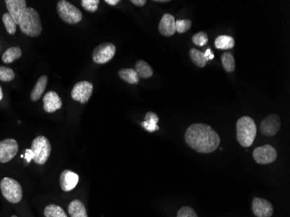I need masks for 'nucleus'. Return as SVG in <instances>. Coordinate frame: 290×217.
<instances>
[{
  "mask_svg": "<svg viewBox=\"0 0 290 217\" xmlns=\"http://www.w3.org/2000/svg\"><path fill=\"white\" fill-rule=\"evenodd\" d=\"M19 144L14 139H4L0 142V163H5L15 158Z\"/></svg>",
  "mask_w": 290,
  "mask_h": 217,
  "instance_id": "10",
  "label": "nucleus"
},
{
  "mask_svg": "<svg viewBox=\"0 0 290 217\" xmlns=\"http://www.w3.org/2000/svg\"><path fill=\"white\" fill-rule=\"evenodd\" d=\"M5 5L7 7L8 13L14 20L16 25H19L20 19L26 9V0H5Z\"/></svg>",
  "mask_w": 290,
  "mask_h": 217,
  "instance_id": "12",
  "label": "nucleus"
},
{
  "mask_svg": "<svg viewBox=\"0 0 290 217\" xmlns=\"http://www.w3.org/2000/svg\"><path fill=\"white\" fill-rule=\"evenodd\" d=\"M46 217H67L64 210L56 204H50L44 210Z\"/></svg>",
  "mask_w": 290,
  "mask_h": 217,
  "instance_id": "25",
  "label": "nucleus"
},
{
  "mask_svg": "<svg viewBox=\"0 0 290 217\" xmlns=\"http://www.w3.org/2000/svg\"><path fill=\"white\" fill-rule=\"evenodd\" d=\"M257 128L255 121L250 116H242L237 123V136L239 143L244 148L253 144L256 136Z\"/></svg>",
  "mask_w": 290,
  "mask_h": 217,
  "instance_id": "2",
  "label": "nucleus"
},
{
  "mask_svg": "<svg viewBox=\"0 0 290 217\" xmlns=\"http://www.w3.org/2000/svg\"><path fill=\"white\" fill-rule=\"evenodd\" d=\"M24 158L26 159L27 163H30L31 160H33V152L31 151L30 149L26 150V155L24 156Z\"/></svg>",
  "mask_w": 290,
  "mask_h": 217,
  "instance_id": "33",
  "label": "nucleus"
},
{
  "mask_svg": "<svg viewBox=\"0 0 290 217\" xmlns=\"http://www.w3.org/2000/svg\"><path fill=\"white\" fill-rule=\"evenodd\" d=\"M281 128V119L276 114H270L264 118L261 124L262 134L267 136H273L278 133Z\"/></svg>",
  "mask_w": 290,
  "mask_h": 217,
  "instance_id": "11",
  "label": "nucleus"
},
{
  "mask_svg": "<svg viewBox=\"0 0 290 217\" xmlns=\"http://www.w3.org/2000/svg\"><path fill=\"white\" fill-rule=\"evenodd\" d=\"M79 176L70 169L64 170L60 176V187L62 190L68 192L75 189L79 184Z\"/></svg>",
  "mask_w": 290,
  "mask_h": 217,
  "instance_id": "14",
  "label": "nucleus"
},
{
  "mask_svg": "<svg viewBox=\"0 0 290 217\" xmlns=\"http://www.w3.org/2000/svg\"><path fill=\"white\" fill-rule=\"evenodd\" d=\"M15 78V73L11 68L0 66V81L10 82Z\"/></svg>",
  "mask_w": 290,
  "mask_h": 217,
  "instance_id": "28",
  "label": "nucleus"
},
{
  "mask_svg": "<svg viewBox=\"0 0 290 217\" xmlns=\"http://www.w3.org/2000/svg\"><path fill=\"white\" fill-rule=\"evenodd\" d=\"M222 66L224 68L225 71L228 72H233L236 69V61L232 53H224L222 56Z\"/></svg>",
  "mask_w": 290,
  "mask_h": 217,
  "instance_id": "26",
  "label": "nucleus"
},
{
  "mask_svg": "<svg viewBox=\"0 0 290 217\" xmlns=\"http://www.w3.org/2000/svg\"><path fill=\"white\" fill-rule=\"evenodd\" d=\"M0 189L2 195L8 202L18 203L22 200L23 190L21 185L13 178L4 177L0 182Z\"/></svg>",
  "mask_w": 290,
  "mask_h": 217,
  "instance_id": "4",
  "label": "nucleus"
},
{
  "mask_svg": "<svg viewBox=\"0 0 290 217\" xmlns=\"http://www.w3.org/2000/svg\"><path fill=\"white\" fill-rule=\"evenodd\" d=\"M69 213L72 217H88L86 209L80 200H73L68 207Z\"/></svg>",
  "mask_w": 290,
  "mask_h": 217,
  "instance_id": "18",
  "label": "nucleus"
},
{
  "mask_svg": "<svg viewBox=\"0 0 290 217\" xmlns=\"http://www.w3.org/2000/svg\"><path fill=\"white\" fill-rule=\"evenodd\" d=\"M44 109L47 113L56 112L57 109L62 108V101L58 94L55 91H48L43 98Z\"/></svg>",
  "mask_w": 290,
  "mask_h": 217,
  "instance_id": "15",
  "label": "nucleus"
},
{
  "mask_svg": "<svg viewBox=\"0 0 290 217\" xmlns=\"http://www.w3.org/2000/svg\"><path fill=\"white\" fill-rule=\"evenodd\" d=\"M135 71L142 79H150L153 76V70L145 61L139 60L135 64Z\"/></svg>",
  "mask_w": 290,
  "mask_h": 217,
  "instance_id": "21",
  "label": "nucleus"
},
{
  "mask_svg": "<svg viewBox=\"0 0 290 217\" xmlns=\"http://www.w3.org/2000/svg\"><path fill=\"white\" fill-rule=\"evenodd\" d=\"M155 1H156V2H159V3H163V2H168V1H167V0H161V1H160V0H155Z\"/></svg>",
  "mask_w": 290,
  "mask_h": 217,
  "instance_id": "38",
  "label": "nucleus"
},
{
  "mask_svg": "<svg viewBox=\"0 0 290 217\" xmlns=\"http://www.w3.org/2000/svg\"><path fill=\"white\" fill-rule=\"evenodd\" d=\"M48 82L47 76L43 75L39 78L38 82H36L33 90L30 93V99L33 102H37L41 98L42 95L45 92Z\"/></svg>",
  "mask_w": 290,
  "mask_h": 217,
  "instance_id": "17",
  "label": "nucleus"
},
{
  "mask_svg": "<svg viewBox=\"0 0 290 217\" xmlns=\"http://www.w3.org/2000/svg\"><path fill=\"white\" fill-rule=\"evenodd\" d=\"M30 150L33 152V161L37 164L43 165L49 159L52 146L46 136H39L33 140Z\"/></svg>",
  "mask_w": 290,
  "mask_h": 217,
  "instance_id": "5",
  "label": "nucleus"
},
{
  "mask_svg": "<svg viewBox=\"0 0 290 217\" xmlns=\"http://www.w3.org/2000/svg\"><path fill=\"white\" fill-rule=\"evenodd\" d=\"M132 3L137 6H143L147 2H146V0H132Z\"/></svg>",
  "mask_w": 290,
  "mask_h": 217,
  "instance_id": "35",
  "label": "nucleus"
},
{
  "mask_svg": "<svg viewBox=\"0 0 290 217\" xmlns=\"http://www.w3.org/2000/svg\"><path fill=\"white\" fill-rule=\"evenodd\" d=\"M2 20H3L4 27L7 30L8 33L10 34V35H14L16 33V30H17V25L14 22V20L12 19L11 15L8 12L4 13L3 17H2Z\"/></svg>",
  "mask_w": 290,
  "mask_h": 217,
  "instance_id": "27",
  "label": "nucleus"
},
{
  "mask_svg": "<svg viewBox=\"0 0 290 217\" xmlns=\"http://www.w3.org/2000/svg\"><path fill=\"white\" fill-rule=\"evenodd\" d=\"M12 217H17V216H12Z\"/></svg>",
  "mask_w": 290,
  "mask_h": 217,
  "instance_id": "39",
  "label": "nucleus"
},
{
  "mask_svg": "<svg viewBox=\"0 0 290 217\" xmlns=\"http://www.w3.org/2000/svg\"><path fill=\"white\" fill-rule=\"evenodd\" d=\"M252 210L256 217H271L274 213L271 202L259 197H255L253 200Z\"/></svg>",
  "mask_w": 290,
  "mask_h": 217,
  "instance_id": "13",
  "label": "nucleus"
},
{
  "mask_svg": "<svg viewBox=\"0 0 290 217\" xmlns=\"http://www.w3.org/2000/svg\"><path fill=\"white\" fill-rule=\"evenodd\" d=\"M3 99V90H2V88L0 86V101Z\"/></svg>",
  "mask_w": 290,
  "mask_h": 217,
  "instance_id": "37",
  "label": "nucleus"
},
{
  "mask_svg": "<svg viewBox=\"0 0 290 217\" xmlns=\"http://www.w3.org/2000/svg\"><path fill=\"white\" fill-rule=\"evenodd\" d=\"M93 92V84L89 81H81L77 82L72 90L73 100L79 102L80 104H86L90 100Z\"/></svg>",
  "mask_w": 290,
  "mask_h": 217,
  "instance_id": "8",
  "label": "nucleus"
},
{
  "mask_svg": "<svg viewBox=\"0 0 290 217\" xmlns=\"http://www.w3.org/2000/svg\"><path fill=\"white\" fill-rule=\"evenodd\" d=\"M120 1L119 0H105V3L109 4V5H116L118 4Z\"/></svg>",
  "mask_w": 290,
  "mask_h": 217,
  "instance_id": "36",
  "label": "nucleus"
},
{
  "mask_svg": "<svg viewBox=\"0 0 290 217\" xmlns=\"http://www.w3.org/2000/svg\"><path fill=\"white\" fill-rule=\"evenodd\" d=\"M204 56H205V58L206 60H211L214 58V54L212 53L211 52V50L209 48V49L206 50V52L204 53Z\"/></svg>",
  "mask_w": 290,
  "mask_h": 217,
  "instance_id": "34",
  "label": "nucleus"
},
{
  "mask_svg": "<svg viewBox=\"0 0 290 217\" xmlns=\"http://www.w3.org/2000/svg\"><path fill=\"white\" fill-rule=\"evenodd\" d=\"M215 48L218 50L232 49L235 46V40L230 36H226V35L218 36L215 38Z\"/></svg>",
  "mask_w": 290,
  "mask_h": 217,
  "instance_id": "22",
  "label": "nucleus"
},
{
  "mask_svg": "<svg viewBox=\"0 0 290 217\" xmlns=\"http://www.w3.org/2000/svg\"><path fill=\"white\" fill-rule=\"evenodd\" d=\"M177 217H198L196 211L190 207L185 206L177 212Z\"/></svg>",
  "mask_w": 290,
  "mask_h": 217,
  "instance_id": "32",
  "label": "nucleus"
},
{
  "mask_svg": "<svg viewBox=\"0 0 290 217\" xmlns=\"http://www.w3.org/2000/svg\"><path fill=\"white\" fill-rule=\"evenodd\" d=\"M22 56V51L19 47H11L4 52L2 60L5 64H11Z\"/></svg>",
  "mask_w": 290,
  "mask_h": 217,
  "instance_id": "23",
  "label": "nucleus"
},
{
  "mask_svg": "<svg viewBox=\"0 0 290 217\" xmlns=\"http://www.w3.org/2000/svg\"><path fill=\"white\" fill-rule=\"evenodd\" d=\"M192 26V22L189 19H178L176 21V31L178 33H184L189 30Z\"/></svg>",
  "mask_w": 290,
  "mask_h": 217,
  "instance_id": "29",
  "label": "nucleus"
},
{
  "mask_svg": "<svg viewBox=\"0 0 290 217\" xmlns=\"http://www.w3.org/2000/svg\"><path fill=\"white\" fill-rule=\"evenodd\" d=\"M158 121L159 117L156 113L148 112L145 116V121H143L141 125L149 132H154L158 131Z\"/></svg>",
  "mask_w": 290,
  "mask_h": 217,
  "instance_id": "20",
  "label": "nucleus"
},
{
  "mask_svg": "<svg viewBox=\"0 0 290 217\" xmlns=\"http://www.w3.org/2000/svg\"><path fill=\"white\" fill-rule=\"evenodd\" d=\"M185 142L199 153L209 154L215 151L220 144V136L210 125L194 124L185 132Z\"/></svg>",
  "mask_w": 290,
  "mask_h": 217,
  "instance_id": "1",
  "label": "nucleus"
},
{
  "mask_svg": "<svg viewBox=\"0 0 290 217\" xmlns=\"http://www.w3.org/2000/svg\"><path fill=\"white\" fill-rule=\"evenodd\" d=\"M189 56L192 60L193 63L198 67L203 68L207 64V60L204 56V53L200 52L198 50L192 48L189 51Z\"/></svg>",
  "mask_w": 290,
  "mask_h": 217,
  "instance_id": "24",
  "label": "nucleus"
},
{
  "mask_svg": "<svg viewBox=\"0 0 290 217\" xmlns=\"http://www.w3.org/2000/svg\"><path fill=\"white\" fill-rule=\"evenodd\" d=\"M116 53V46L111 43H104L98 45L92 53V59L96 64H104L113 58Z\"/></svg>",
  "mask_w": 290,
  "mask_h": 217,
  "instance_id": "7",
  "label": "nucleus"
},
{
  "mask_svg": "<svg viewBox=\"0 0 290 217\" xmlns=\"http://www.w3.org/2000/svg\"><path fill=\"white\" fill-rule=\"evenodd\" d=\"M208 41H209L208 34L204 31H199L193 36V43L198 46H204V45H207Z\"/></svg>",
  "mask_w": 290,
  "mask_h": 217,
  "instance_id": "30",
  "label": "nucleus"
},
{
  "mask_svg": "<svg viewBox=\"0 0 290 217\" xmlns=\"http://www.w3.org/2000/svg\"><path fill=\"white\" fill-rule=\"evenodd\" d=\"M254 160L260 164L271 163L276 160L277 152L274 147L271 145H264L258 147L253 151Z\"/></svg>",
  "mask_w": 290,
  "mask_h": 217,
  "instance_id": "9",
  "label": "nucleus"
},
{
  "mask_svg": "<svg viewBox=\"0 0 290 217\" xmlns=\"http://www.w3.org/2000/svg\"><path fill=\"white\" fill-rule=\"evenodd\" d=\"M57 12L64 22L75 25L83 19V13L79 8L66 0H60L57 4Z\"/></svg>",
  "mask_w": 290,
  "mask_h": 217,
  "instance_id": "6",
  "label": "nucleus"
},
{
  "mask_svg": "<svg viewBox=\"0 0 290 217\" xmlns=\"http://www.w3.org/2000/svg\"><path fill=\"white\" fill-rule=\"evenodd\" d=\"M100 1L99 0H83L81 4L86 11L95 12L98 10Z\"/></svg>",
  "mask_w": 290,
  "mask_h": 217,
  "instance_id": "31",
  "label": "nucleus"
},
{
  "mask_svg": "<svg viewBox=\"0 0 290 217\" xmlns=\"http://www.w3.org/2000/svg\"><path fill=\"white\" fill-rule=\"evenodd\" d=\"M19 27L21 31L27 36L38 37L42 32V24L38 11L33 8H26L20 19Z\"/></svg>",
  "mask_w": 290,
  "mask_h": 217,
  "instance_id": "3",
  "label": "nucleus"
},
{
  "mask_svg": "<svg viewBox=\"0 0 290 217\" xmlns=\"http://www.w3.org/2000/svg\"><path fill=\"white\" fill-rule=\"evenodd\" d=\"M118 75L121 79H123L125 82L131 84H137L140 81L139 76L133 69H128V68L122 69L118 71Z\"/></svg>",
  "mask_w": 290,
  "mask_h": 217,
  "instance_id": "19",
  "label": "nucleus"
},
{
  "mask_svg": "<svg viewBox=\"0 0 290 217\" xmlns=\"http://www.w3.org/2000/svg\"><path fill=\"white\" fill-rule=\"evenodd\" d=\"M158 30L164 37L173 36L176 32V20L171 14L166 13L159 23Z\"/></svg>",
  "mask_w": 290,
  "mask_h": 217,
  "instance_id": "16",
  "label": "nucleus"
}]
</instances>
